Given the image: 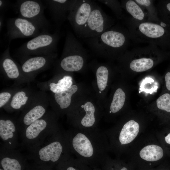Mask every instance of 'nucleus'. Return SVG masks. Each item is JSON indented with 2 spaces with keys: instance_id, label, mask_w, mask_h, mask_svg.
<instances>
[{
  "instance_id": "dca6fc26",
  "label": "nucleus",
  "mask_w": 170,
  "mask_h": 170,
  "mask_svg": "<svg viewBox=\"0 0 170 170\" xmlns=\"http://www.w3.org/2000/svg\"><path fill=\"white\" fill-rule=\"evenodd\" d=\"M9 46L6 49L2 56L1 66L7 76L11 79L17 78L20 75L19 68L11 58Z\"/></svg>"
},
{
  "instance_id": "ea45409f",
  "label": "nucleus",
  "mask_w": 170,
  "mask_h": 170,
  "mask_svg": "<svg viewBox=\"0 0 170 170\" xmlns=\"http://www.w3.org/2000/svg\"><path fill=\"white\" fill-rule=\"evenodd\" d=\"M157 170H170L169 168H162L159 169Z\"/></svg>"
},
{
  "instance_id": "e433bc0d",
  "label": "nucleus",
  "mask_w": 170,
  "mask_h": 170,
  "mask_svg": "<svg viewBox=\"0 0 170 170\" xmlns=\"http://www.w3.org/2000/svg\"><path fill=\"white\" fill-rule=\"evenodd\" d=\"M66 170H76V169L73 167H69Z\"/></svg>"
},
{
  "instance_id": "4c0bfd02",
  "label": "nucleus",
  "mask_w": 170,
  "mask_h": 170,
  "mask_svg": "<svg viewBox=\"0 0 170 170\" xmlns=\"http://www.w3.org/2000/svg\"><path fill=\"white\" fill-rule=\"evenodd\" d=\"M120 170H128L126 167H123Z\"/></svg>"
},
{
  "instance_id": "473e14b6",
  "label": "nucleus",
  "mask_w": 170,
  "mask_h": 170,
  "mask_svg": "<svg viewBox=\"0 0 170 170\" xmlns=\"http://www.w3.org/2000/svg\"><path fill=\"white\" fill-rule=\"evenodd\" d=\"M138 3L145 6H149L151 4V1L149 0H136Z\"/></svg>"
},
{
  "instance_id": "b1692460",
  "label": "nucleus",
  "mask_w": 170,
  "mask_h": 170,
  "mask_svg": "<svg viewBox=\"0 0 170 170\" xmlns=\"http://www.w3.org/2000/svg\"><path fill=\"white\" fill-rule=\"evenodd\" d=\"M72 83L71 77L69 76H65L59 80L57 83H50V89L54 93H58L68 89L72 86Z\"/></svg>"
},
{
  "instance_id": "1a4fd4ad",
  "label": "nucleus",
  "mask_w": 170,
  "mask_h": 170,
  "mask_svg": "<svg viewBox=\"0 0 170 170\" xmlns=\"http://www.w3.org/2000/svg\"><path fill=\"white\" fill-rule=\"evenodd\" d=\"M76 0H45L43 1L49 9L57 29H60L67 17Z\"/></svg>"
},
{
  "instance_id": "a19ab883",
  "label": "nucleus",
  "mask_w": 170,
  "mask_h": 170,
  "mask_svg": "<svg viewBox=\"0 0 170 170\" xmlns=\"http://www.w3.org/2000/svg\"><path fill=\"white\" fill-rule=\"evenodd\" d=\"M0 170H3L2 169H0Z\"/></svg>"
},
{
  "instance_id": "f704fd0d",
  "label": "nucleus",
  "mask_w": 170,
  "mask_h": 170,
  "mask_svg": "<svg viewBox=\"0 0 170 170\" xmlns=\"http://www.w3.org/2000/svg\"><path fill=\"white\" fill-rule=\"evenodd\" d=\"M3 16H0V30L1 31V30L2 29L3 26Z\"/></svg>"
},
{
  "instance_id": "ddd939ff",
  "label": "nucleus",
  "mask_w": 170,
  "mask_h": 170,
  "mask_svg": "<svg viewBox=\"0 0 170 170\" xmlns=\"http://www.w3.org/2000/svg\"><path fill=\"white\" fill-rule=\"evenodd\" d=\"M46 112L45 108L41 105H37L25 113L20 123L17 124L19 134L29 125L41 118Z\"/></svg>"
},
{
  "instance_id": "5701e85b",
  "label": "nucleus",
  "mask_w": 170,
  "mask_h": 170,
  "mask_svg": "<svg viewBox=\"0 0 170 170\" xmlns=\"http://www.w3.org/2000/svg\"><path fill=\"white\" fill-rule=\"evenodd\" d=\"M83 108L86 114L81 120V124L84 127H91L95 121L94 106L91 102H87L84 104Z\"/></svg>"
},
{
  "instance_id": "423d86ee",
  "label": "nucleus",
  "mask_w": 170,
  "mask_h": 170,
  "mask_svg": "<svg viewBox=\"0 0 170 170\" xmlns=\"http://www.w3.org/2000/svg\"><path fill=\"white\" fill-rule=\"evenodd\" d=\"M94 2L91 0H76L70 10L67 20L78 37H80Z\"/></svg>"
},
{
  "instance_id": "9b49d317",
  "label": "nucleus",
  "mask_w": 170,
  "mask_h": 170,
  "mask_svg": "<svg viewBox=\"0 0 170 170\" xmlns=\"http://www.w3.org/2000/svg\"><path fill=\"white\" fill-rule=\"evenodd\" d=\"M23 156L15 149L0 146V163L4 170H21L20 160Z\"/></svg>"
},
{
  "instance_id": "cd10ccee",
  "label": "nucleus",
  "mask_w": 170,
  "mask_h": 170,
  "mask_svg": "<svg viewBox=\"0 0 170 170\" xmlns=\"http://www.w3.org/2000/svg\"><path fill=\"white\" fill-rule=\"evenodd\" d=\"M156 103L158 109L170 113V94L165 93L162 94L157 99Z\"/></svg>"
},
{
  "instance_id": "f8f14e48",
  "label": "nucleus",
  "mask_w": 170,
  "mask_h": 170,
  "mask_svg": "<svg viewBox=\"0 0 170 170\" xmlns=\"http://www.w3.org/2000/svg\"><path fill=\"white\" fill-rule=\"evenodd\" d=\"M57 56L55 53L46 56H38L26 57L21 66L22 71L30 73L46 68Z\"/></svg>"
},
{
  "instance_id": "a878e982",
  "label": "nucleus",
  "mask_w": 170,
  "mask_h": 170,
  "mask_svg": "<svg viewBox=\"0 0 170 170\" xmlns=\"http://www.w3.org/2000/svg\"><path fill=\"white\" fill-rule=\"evenodd\" d=\"M28 99L26 93L24 91H19L13 96L10 103L11 107L15 110H19L25 105Z\"/></svg>"
},
{
  "instance_id": "c9c22d12",
  "label": "nucleus",
  "mask_w": 170,
  "mask_h": 170,
  "mask_svg": "<svg viewBox=\"0 0 170 170\" xmlns=\"http://www.w3.org/2000/svg\"><path fill=\"white\" fill-rule=\"evenodd\" d=\"M166 7L168 10L170 12V3H168Z\"/></svg>"
},
{
  "instance_id": "39448f33",
  "label": "nucleus",
  "mask_w": 170,
  "mask_h": 170,
  "mask_svg": "<svg viewBox=\"0 0 170 170\" xmlns=\"http://www.w3.org/2000/svg\"><path fill=\"white\" fill-rule=\"evenodd\" d=\"M113 23V20L95 2L80 38H87L98 36L112 27Z\"/></svg>"
},
{
  "instance_id": "2f4dec72",
  "label": "nucleus",
  "mask_w": 170,
  "mask_h": 170,
  "mask_svg": "<svg viewBox=\"0 0 170 170\" xmlns=\"http://www.w3.org/2000/svg\"><path fill=\"white\" fill-rule=\"evenodd\" d=\"M165 80L167 89L170 91V72H167L165 76Z\"/></svg>"
},
{
  "instance_id": "aec40b11",
  "label": "nucleus",
  "mask_w": 170,
  "mask_h": 170,
  "mask_svg": "<svg viewBox=\"0 0 170 170\" xmlns=\"http://www.w3.org/2000/svg\"><path fill=\"white\" fill-rule=\"evenodd\" d=\"M153 65L154 61L151 59L142 58L132 60L130 63V67L133 71L141 72L151 69Z\"/></svg>"
},
{
  "instance_id": "6e6552de",
  "label": "nucleus",
  "mask_w": 170,
  "mask_h": 170,
  "mask_svg": "<svg viewBox=\"0 0 170 170\" xmlns=\"http://www.w3.org/2000/svg\"><path fill=\"white\" fill-rule=\"evenodd\" d=\"M52 136L49 137L40 145L28 151V156L32 157L42 162H54L60 159L63 148L58 141L53 140Z\"/></svg>"
},
{
  "instance_id": "f03ea898",
  "label": "nucleus",
  "mask_w": 170,
  "mask_h": 170,
  "mask_svg": "<svg viewBox=\"0 0 170 170\" xmlns=\"http://www.w3.org/2000/svg\"><path fill=\"white\" fill-rule=\"evenodd\" d=\"M60 37V29L53 34L42 32L22 45L17 50V53L24 58L30 55L46 56L56 53Z\"/></svg>"
},
{
  "instance_id": "7c9ffc66",
  "label": "nucleus",
  "mask_w": 170,
  "mask_h": 170,
  "mask_svg": "<svg viewBox=\"0 0 170 170\" xmlns=\"http://www.w3.org/2000/svg\"><path fill=\"white\" fill-rule=\"evenodd\" d=\"M8 4V1L6 0H0V11L1 13L4 12L7 8Z\"/></svg>"
},
{
  "instance_id": "58836bf2",
  "label": "nucleus",
  "mask_w": 170,
  "mask_h": 170,
  "mask_svg": "<svg viewBox=\"0 0 170 170\" xmlns=\"http://www.w3.org/2000/svg\"><path fill=\"white\" fill-rule=\"evenodd\" d=\"M161 26L162 27V26H163V27H165L166 25V24H165V23L162 22H161Z\"/></svg>"
},
{
  "instance_id": "c85d7f7f",
  "label": "nucleus",
  "mask_w": 170,
  "mask_h": 170,
  "mask_svg": "<svg viewBox=\"0 0 170 170\" xmlns=\"http://www.w3.org/2000/svg\"><path fill=\"white\" fill-rule=\"evenodd\" d=\"M98 1L109 7L112 10L118 18H122V7L118 1L108 0H98Z\"/></svg>"
},
{
  "instance_id": "9d476101",
  "label": "nucleus",
  "mask_w": 170,
  "mask_h": 170,
  "mask_svg": "<svg viewBox=\"0 0 170 170\" xmlns=\"http://www.w3.org/2000/svg\"><path fill=\"white\" fill-rule=\"evenodd\" d=\"M19 134L17 124L9 119L0 120V138L1 146L8 149H15L19 146Z\"/></svg>"
},
{
  "instance_id": "f3484780",
  "label": "nucleus",
  "mask_w": 170,
  "mask_h": 170,
  "mask_svg": "<svg viewBox=\"0 0 170 170\" xmlns=\"http://www.w3.org/2000/svg\"><path fill=\"white\" fill-rule=\"evenodd\" d=\"M139 32L149 38L156 39L162 36L165 30L161 25L150 22H144L139 26Z\"/></svg>"
},
{
  "instance_id": "a211bd4d",
  "label": "nucleus",
  "mask_w": 170,
  "mask_h": 170,
  "mask_svg": "<svg viewBox=\"0 0 170 170\" xmlns=\"http://www.w3.org/2000/svg\"><path fill=\"white\" fill-rule=\"evenodd\" d=\"M163 150L159 146L151 144L144 147L140 151L139 155L144 160L149 162L159 161L163 156Z\"/></svg>"
},
{
  "instance_id": "7ed1b4c3",
  "label": "nucleus",
  "mask_w": 170,
  "mask_h": 170,
  "mask_svg": "<svg viewBox=\"0 0 170 170\" xmlns=\"http://www.w3.org/2000/svg\"><path fill=\"white\" fill-rule=\"evenodd\" d=\"M14 7L19 17L33 23L42 32H49L50 24L44 15V10L46 7L42 1L17 0Z\"/></svg>"
},
{
  "instance_id": "4be33fe9",
  "label": "nucleus",
  "mask_w": 170,
  "mask_h": 170,
  "mask_svg": "<svg viewBox=\"0 0 170 170\" xmlns=\"http://www.w3.org/2000/svg\"><path fill=\"white\" fill-rule=\"evenodd\" d=\"M126 98L124 92L121 88L116 90L110 106L111 111L115 113L120 110L123 106Z\"/></svg>"
},
{
  "instance_id": "393cba45",
  "label": "nucleus",
  "mask_w": 170,
  "mask_h": 170,
  "mask_svg": "<svg viewBox=\"0 0 170 170\" xmlns=\"http://www.w3.org/2000/svg\"><path fill=\"white\" fill-rule=\"evenodd\" d=\"M108 75V70L106 66L101 65L98 67L96 70V76L98 87L100 91H103L105 88Z\"/></svg>"
},
{
  "instance_id": "72a5a7b5",
  "label": "nucleus",
  "mask_w": 170,
  "mask_h": 170,
  "mask_svg": "<svg viewBox=\"0 0 170 170\" xmlns=\"http://www.w3.org/2000/svg\"><path fill=\"white\" fill-rule=\"evenodd\" d=\"M165 140L166 143L170 145V133L165 137Z\"/></svg>"
},
{
  "instance_id": "4468645a",
  "label": "nucleus",
  "mask_w": 170,
  "mask_h": 170,
  "mask_svg": "<svg viewBox=\"0 0 170 170\" xmlns=\"http://www.w3.org/2000/svg\"><path fill=\"white\" fill-rule=\"evenodd\" d=\"M72 146L75 150L81 155L88 157L93 154L94 150L91 142L84 134L78 133L73 138Z\"/></svg>"
},
{
  "instance_id": "20e7f679",
  "label": "nucleus",
  "mask_w": 170,
  "mask_h": 170,
  "mask_svg": "<svg viewBox=\"0 0 170 170\" xmlns=\"http://www.w3.org/2000/svg\"><path fill=\"white\" fill-rule=\"evenodd\" d=\"M52 133L49 121L41 118L27 127L20 135L23 145L29 150L42 144Z\"/></svg>"
},
{
  "instance_id": "0eeeda50",
  "label": "nucleus",
  "mask_w": 170,
  "mask_h": 170,
  "mask_svg": "<svg viewBox=\"0 0 170 170\" xmlns=\"http://www.w3.org/2000/svg\"><path fill=\"white\" fill-rule=\"evenodd\" d=\"M6 25L7 35L9 43L17 38H34L42 32L36 25L19 17L8 19Z\"/></svg>"
},
{
  "instance_id": "412c9836",
  "label": "nucleus",
  "mask_w": 170,
  "mask_h": 170,
  "mask_svg": "<svg viewBox=\"0 0 170 170\" xmlns=\"http://www.w3.org/2000/svg\"><path fill=\"white\" fill-rule=\"evenodd\" d=\"M121 7L127 11L135 19L139 20H143L144 17V13L138 5L133 0L122 1Z\"/></svg>"
},
{
  "instance_id": "6ab92c4d",
  "label": "nucleus",
  "mask_w": 170,
  "mask_h": 170,
  "mask_svg": "<svg viewBox=\"0 0 170 170\" xmlns=\"http://www.w3.org/2000/svg\"><path fill=\"white\" fill-rule=\"evenodd\" d=\"M77 86L74 85L66 90L55 93V100L61 109H65L70 106L71 96L77 91Z\"/></svg>"
},
{
  "instance_id": "2eb2a0df",
  "label": "nucleus",
  "mask_w": 170,
  "mask_h": 170,
  "mask_svg": "<svg viewBox=\"0 0 170 170\" xmlns=\"http://www.w3.org/2000/svg\"><path fill=\"white\" fill-rule=\"evenodd\" d=\"M139 125L133 120H130L123 126L120 132L119 139L122 144L132 141L137 136L139 131Z\"/></svg>"
},
{
  "instance_id": "c756f323",
  "label": "nucleus",
  "mask_w": 170,
  "mask_h": 170,
  "mask_svg": "<svg viewBox=\"0 0 170 170\" xmlns=\"http://www.w3.org/2000/svg\"><path fill=\"white\" fill-rule=\"evenodd\" d=\"M11 97V94L7 92H3L0 94V107L2 108L8 101Z\"/></svg>"
},
{
  "instance_id": "f257e3e1",
  "label": "nucleus",
  "mask_w": 170,
  "mask_h": 170,
  "mask_svg": "<svg viewBox=\"0 0 170 170\" xmlns=\"http://www.w3.org/2000/svg\"><path fill=\"white\" fill-rule=\"evenodd\" d=\"M86 39L92 51L102 57H108L123 51L127 40L125 32L117 26H112L98 36Z\"/></svg>"
},
{
  "instance_id": "bb28decb",
  "label": "nucleus",
  "mask_w": 170,
  "mask_h": 170,
  "mask_svg": "<svg viewBox=\"0 0 170 170\" xmlns=\"http://www.w3.org/2000/svg\"><path fill=\"white\" fill-rule=\"evenodd\" d=\"M158 88V83L152 78L146 77L141 82L139 90L141 92L151 94L156 92Z\"/></svg>"
}]
</instances>
